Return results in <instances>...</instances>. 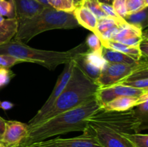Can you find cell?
<instances>
[{
	"instance_id": "19",
	"label": "cell",
	"mask_w": 148,
	"mask_h": 147,
	"mask_svg": "<svg viewBox=\"0 0 148 147\" xmlns=\"http://www.w3.org/2000/svg\"><path fill=\"white\" fill-rule=\"evenodd\" d=\"M123 19L127 23L143 31L148 26V7L135 12L128 13Z\"/></svg>"
},
{
	"instance_id": "28",
	"label": "cell",
	"mask_w": 148,
	"mask_h": 147,
	"mask_svg": "<svg viewBox=\"0 0 148 147\" xmlns=\"http://www.w3.org/2000/svg\"><path fill=\"white\" fill-rule=\"evenodd\" d=\"M0 15L7 18L15 17L14 7L10 0H0Z\"/></svg>"
},
{
	"instance_id": "34",
	"label": "cell",
	"mask_w": 148,
	"mask_h": 147,
	"mask_svg": "<svg viewBox=\"0 0 148 147\" xmlns=\"http://www.w3.org/2000/svg\"><path fill=\"white\" fill-rule=\"evenodd\" d=\"M147 30H143V37L139 44V49L141 53V56L143 59H147L148 56V37Z\"/></svg>"
},
{
	"instance_id": "25",
	"label": "cell",
	"mask_w": 148,
	"mask_h": 147,
	"mask_svg": "<svg viewBox=\"0 0 148 147\" xmlns=\"http://www.w3.org/2000/svg\"><path fill=\"white\" fill-rule=\"evenodd\" d=\"M88 8L92 14L96 17V18L101 19L102 17H108L104 12L101 7V3L98 0H83L82 5Z\"/></svg>"
},
{
	"instance_id": "10",
	"label": "cell",
	"mask_w": 148,
	"mask_h": 147,
	"mask_svg": "<svg viewBox=\"0 0 148 147\" xmlns=\"http://www.w3.org/2000/svg\"><path fill=\"white\" fill-rule=\"evenodd\" d=\"M148 92V89H136L122 84H114L99 88L95 94V98L100 105L110 102L119 97H140Z\"/></svg>"
},
{
	"instance_id": "31",
	"label": "cell",
	"mask_w": 148,
	"mask_h": 147,
	"mask_svg": "<svg viewBox=\"0 0 148 147\" xmlns=\"http://www.w3.org/2000/svg\"><path fill=\"white\" fill-rule=\"evenodd\" d=\"M14 76V74L10 69L0 67V88L8 84Z\"/></svg>"
},
{
	"instance_id": "15",
	"label": "cell",
	"mask_w": 148,
	"mask_h": 147,
	"mask_svg": "<svg viewBox=\"0 0 148 147\" xmlns=\"http://www.w3.org/2000/svg\"><path fill=\"white\" fill-rule=\"evenodd\" d=\"M121 24H123L109 17L98 19L96 26L97 36L101 40V44L106 40H112Z\"/></svg>"
},
{
	"instance_id": "42",
	"label": "cell",
	"mask_w": 148,
	"mask_h": 147,
	"mask_svg": "<svg viewBox=\"0 0 148 147\" xmlns=\"http://www.w3.org/2000/svg\"><path fill=\"white\" fill-rule=\"evenodd\" d=\"M70 1H72V0H70ZM72 4H73V3H72Z\"/></svg>"
},
{
	"instance_id": "11",
	"label": "cell",
	"mask_w": 148,
	"mask_h": 147,
	"mask_svg": "<svg viewBox=\"0 0 148 147\" xmlns=\"http://www.w3.org/2000/svg\"><path fill=\"white\" fill-rule=\"evenodd\" d=\"M27 133V124L17 120H6L1 142L5 147L19 146L23 144Z\"/></svg>"
},
{
	"instance_id": "1",
	"label": "cell",
	"mask_w": 148,
	"mask_h": 147,
	"mask_svg": "<svg viewBox=\"0 0 148 147\" xmlns=\"http://www.w3.org/2000/svg\"><path fill=\"white\" fill-rule=\"evenodd\" d=\"M100 107L98 101L93 98L77 108L46 120L28 130V133L21 145L26 147L55 135L76 131L83 132L88 127V118Z\"/></svg>"
},
{
	"instance_id": "32",
	"label": "cell",
	"mask_w": 148,
	"mask_h": 147,
	"mask_svg": "<svg viewBox=\"0 0 148 147\" xmlns=\"http://www.w3.org/2000/svg\"><path fill=\"white\" fill-rule=\"evenodd\" d=\"M117 84H122L124 86H130L136 89H148V79H140V80L130 81V82H122Z\"/></svg>"
},
{
	"instance_id": "17",
	"label": "cell",
	"mask_w": 148,
	"mask_h": 147,
	"mask_svg": "<svg viewBox=\"0 0 148 147\" xmlns=\"http://www.w3.org/2000/svg\"><path fill=\"white\" fill-rule=\"evenodd\" d=\"M102 57L108 63L135 64L140 61V60H136L134 58L127 56L124 53L105 47H103Z\"/></svg>"
},
{
	"instance_id": "37",
	"label": "cell",
	"mask_w": 148,
	"mask_h": 147,
	"mask_svg": "<svg viewBox=\"0 0 148 147\" xmlns=\"http://www.w3.org/2000/svg\"><path fill=\"white\" fill-rule=\"evenodd\" d=\"M36 1L40 3L43 6H44L45 7H51L50 5L49 4V2H48V0H36Z\"/></svg>"
},
{
	"instance_id": "12",
	"label": "cell",
	"mask_w": 148,
	"mask_h": 147,
	"mask_svg": "<svg viewBox=\"0 0 148 147\" xmlns=\"http://www.w3.org/2000/svg\"><path fill=\"white\" fill-rule=\"evenodd\" d=\"M88 125L103 147H132L129 141L119 133L96 124L88 123Z\"/></svg>"
},
{
	"instance_id": "41",
	"label": "cell",
	"mask_w": 148,
	"mask_h": 147,
	"mask_svg": "<svg viewBox=\"0 0 148 147\" xmlns=\"http://www.w3.org/2000/svg\"><path fill=\"white\" fill-rule=\"evenodd\" d=\"M17 147H25V146H23L20 145V146H17Z\"/></svg>"
},
{
	"instance_id": "21",
	"label": "cell",
	"mask_w": 148,
	"mask_h": 147,
	"mask_svg": "<svg viewBox=\"0 0 148 147\" xmlns=\"http://www.w3.org/2000/svg\"><path fill=\"white\" fill-rule=\"evenodd\" d=\"M135 36H143V30L126 22L120 26L116 34L111 40L121 42Z\"/></svg>"
},
{
	"instance_id": "38",
	"label": "cell",
	"mask_w": 148,
	"mask_h": 147,
	"mask_svg": "<svg viewBox=\"0 0 148 147\" xmlns=\"http://www.w3.org/2000/svg\"><path fill=\"white\" fill-rule=\"evenodd\" d=\"M100 3L102 4H112L113 0H98Z\"/></svg>"
},
{
	"instance_id": "33",
	"label": "cell",
	"mask_w": 148,
	"mask_h": 147,
	"mask_svg": "<svg viewBox=\"0 0 148 147\" xmlns=\"http://www.w3.org/2000/svg\"><path fill=\"white\" fill-rule=\"evenodd\" d=\"M111 5L117 14L122 18L127 14L125 0H113Z\"/></svg>"
},
{
	"instance_id": "27",
	"label": "cell",
	"mask_w": 148,
	"mask_h": 147,
	"mask_svg": "<svg viewBox=\"0 0 148 147\" xmlns=\"http://www.w3.org/2000/svg\"><path fill=\"white\" fill-rule=\"evenodd\" d=\"M133 109L137 118L145 124L148 125V100L139 104Z\"/></svg>"
},
{
	"instance_id": "36",
	"label": "cell",
	"mask_w": 148,
	"mask_h": 147,
	"mask_svg": "<svg viewBox=\"0 0 148 147\" xmlns=\"http://www.w3.org/2000/svg\"><path fill=\"white\" fill-rule=\"evenodd\" d=\"M5 120L0 116V141L1 139L3 133H4V128H5Z\"/></svg>"
},
{
	"instance_id": "39",
	"label": "cell",
	"mask_w": 148,
	"mask_h": 147,
	"mask_svg": "<svg viewBox=\"0 0 148 147\" xmlns=\"http://www.w3.org/2000/svg\"><path fill=\"white\" fill-rule=\"evenodd\" d=\"M4 20H5V18H4V17H2V16L0 15V24H2L3 22L4 21Z\"/></svg>"
},
{
	"instance_id": "8",
	"label": "cell",
	"mask_w": 148,
	"mask_h": 147,
	"mask_svg": "<svg viewBox=\"0 0 148 147\" xmlns=\"http://www.w3.org/2000/svg\"><path fill=\"white\" fill-rule=\"evenodd\" d=\"M140 61L135 64H125V63H114L106 62L103 68L99 77L95 83L99 88H104L111 85L116 84L124 78L128 76L135 70L140 64Z\"/></svg>"
},
{
	"instance_id": "29",
	"label": "cell",
	"mask_w": 148,
	"mask_h": 147,
	"mask_svg": "<svg viewBox=\"0 0 148 147\" xmlns=\"http://www.w3.org/2000/svg\"><path fill=\"white\" fill-rule=\"evenodd\" d=\"M23 63L22 61L7 54H0V67L10 69L17 63Z\"/></svg>"
},
{
	"instance_id": "44",
	"label": "cell",
	"mask_w": 148,
	"mask_h": 147,
	"mask_svg": "<svg viewBox=\"0 0 148 147\" xmlns=\"http://www.w3.org/2000/svg\"><path fill=\"white\" fill-rule=\"evenodd\" d=\"M0 102H1V101H0Z\"/></svg>"
},
{
	"instance_id": "22",
	"label": "cell",
	"mask_w": 148,
	"mask_h": 147,
	"mask_svg": "<svg viewBox=\"0 0 148 147\" xmlns=\"http://www.w3.org/2000/svg\"><path fill=\"white\" fill-rule=\"evenodd\" d=\"M121 135L129 141L132 147H148V135L140 133H121Z\"/></svg>"
},
{
	"instance_id": "14",
	"label": "cell",
	"mask_w": 148,
	"mask_h": 147,
	"mask_svg": "<svg viewBox=\"0 0 148 147\" xmlns=\"http://www.w3.org/2000/svg\"><path fill=\"white\" fill-rule=\"evenodd\" d=\"M14 7L16 19L28 18L40 13L44 6L36 0H10Z\"/></svg>"
},
{
	"instance_id": "35",
	"label": "cell",
	"mask_w": 148,
	"mask_h": 147,
	"mask_svg": "<svg viewBox=\"0 0 148 147\" xmlns=\"http://www.w3.org/2000/svg\"><path fill=\"white\" fill-rule=\"evenodd\" d=\"M14 107V105L10 101H3L0 102V108L4 110H9Z\"/></svg>"
},
{
	"instance_id": "9",
	"label": "cell",
	"mask_w": 148,
	"mask_h": 147,
	"mask_svg": "<svg viewBox=\"0 0 148 147\" xmlns=\"http://www.w3.org/2000/svg\"><path fill=\"white\" fill-rule=\"evenodd\" d=\"M75 66L79 68L91 80L96 82L106 61L102 55L87 50L74 58Z\"/></svg>"
},
{
	"instance_id": "6",
	"label": "cell",
	"mask_w": 148,
	"mask_h": 147,
	"mask_svg": "<svg viewBox=\"0 0 148 147\" xmlns=\"http://www.w3.org/2000/svg\"><path fill=\"white\" fill-rule=\"evenodd\" d=\"M75 66V61H74V59L69 61L66 63H65L64 69L62 73L59 75V78L57 79V82L56 83V85H55L54 88H53L50 96L49 97V98L46 101L44 105L41 107V108L38 111L37 113L34 115V117H33V118L27 123L28 130L31 128L32 127L38 124L40 121L41 120L42 118H43V117L50 110V109L53 105L54 102H56L57 98L59 97L60 94L64 90L65 86L67 84L68 81L70 79Z\"/></svg>"
},
{
	"instance_id": "4",
	"label": "cell",
	"mask_w": 148,
	"mask_h": 147,
	"mask_svg": "<svg viewBox=\"0 0 148 147\" xmlns=\"http://www.w3.org/2000/svg\"><path fill=\"white\" fill-rule=\"evenodd\" d=\"M98 89V84L94 81L89 79L79 68L75 66L64 90L39 123L93 99Z\"/></svg>"
},
{
	"instance_id": "2",
	"label": "cell",
	"mask_w": 148,
	"mask_h": 147,
	"mask_svg": "<svg viewBox=\"0 0 148 147\" xmlns=\"http://www.w3.org/2000/svg\"><path fill=\"white\" fill-rule=\"evenodd\" d=\"M88 50L85 43H82L66 51H55L36 49L20 41L12 40L0 46V54H7L23 62L43 66L49 70H54L58 66L65 64L79 53Z\"/></svg>"
},
{
	"instance_id": "23",
	"label": "cell",
	"mask_w": 148,
	"mask_h": 147,
	"mask_svg": "<svg viewBox=\"0 0 148 147\" xmlns=\"http://www.w3.org/2000/svg\"><path fill=\"white\" fill-rule=\"evenodd\" d=\"M51 7L57 11L72 13L75 7L70 0H48Z\"/></svg>"
},
{
	"instance_id": "16",
	"label": "cell",
	"mask_w": 148,
	"mask_h": 147,
	"mask_svg": "<svg viewBox=\"0 0 148 147\" xmlns=\"http://www.w3.org/2000/svg\"><path fill=\"white\" fill-rule=\"evenodd\" d=\"M72 13L79 26L88 29L97 35L96 26L98 19L92 14V12L84 6H80L76 7Z\"/></svg>"
},
{
	"instance_id": "5",
	"label": "cell",
	"mask_w": 148,
	"mask_h": 147,
	"mask_svg": "<svg viewBox=\"0 0 148 147\" xmlns=\"http://www.w3.org/2000/svg\"><path fill=\"white\" fill-rule=\"evenodd\" d=\"M88 123L96 124L117 133H134L147 129L148 125L142 122L134 113V109L119 112L99 109L87 120Z\"/></svg>"
},
{
	"instance_id": "43",
	"label": "cell",
	"mask_w": 148,
	"mask_h": 147,
	"mask_svg": "<svg viewBox=\"0 0 148 147\" xmlns=\"http://www.w3.org/2000/svg\"><path fill=\"white\" fill-rule=\"evenodd\" d=\"M0 144H1V141H0Z\"/></svg>"
},
{
	"instance_id": "3",
	"label": "cell",
	"mask_w": 148,
	"mask_h": 147,
	"mask_svg": "<svg viewBox=\"0 0 148 147\" xmlns=\"http://www.w3.org/2000/svg\"><path fill=\"white\" fill-rule=\"evenodd\" d=\"M17 22V33L13 39L25 44L43 32L79 26L73 13L57 11L52 7H45L33 17L18 19Z\"/></svg>"
},
{
	"instance_id": "40",
	"label": "cell",
	"mask_w": 148,
	"mask_h": 147,
	"mask_svg": "<svg viewBox=\"0 0 148 147\" xmlns=\"http://www.w3.org/2000/svg\"><path fill=\"white\" fill-rule=\"evenodd\" d=\"M0 147H5L2 144H0Z\"/></svg>"
},
{
	"instance_id": "13",
	"label": "cell",
	"mask_w": 148,
	"mask_h": 147,
	"mask_svg": "<svg viewBox=\"0 0 148 147\" xmlns=\"http://www.w3.org/2000/svg\"><path fill=\"white\" fill-rule=\"evenodd\" d=\"M147 100H148V92L140 97H119L101 105L100 108L104 110L124 112L133 109L137 105Z\"/></svg>"
},
{
	"instance_id": "24",
	"label": "cell",
	"mask_w": 148,
	"mask_h": 147,
	"mask_svg": "<svg viewBox=\"0 0 148 147\" xmlns=\"http://www.w3.org/2000/svg\"><path fill=\"white\" fill-rule=\"evenodd\" d=\"M85 45L88 48V50L92 53H98L102 55L103 46L98 36L94 33H90L87 37L85 40Z\"/></svg>"
},
{
	"instance_id": "7",
	"label": "cell",
	"mask_w": 148,
	"mask_h": 147,
	"mask_svg": "<svg viewBox=\"0 0 148 147\" xmlns=\"http://www.w3.org/2000/svg\"><path fill=\"white\" fill-rule=\"evenodd\" d=\"M26 147H103L90 128L87 127L82 135L73 138H56L36 142Z\"/></svg>"
},
{
	"instance_id": "20",
	"label": "cell",
	"mask_w": 148,
	"mask_h": 147,
	"mask_svg": "<svg viewBox=\"0 0 148 147\" xmlns=\"http://www.w3.org/2000/svg\"><path fill=\"white\" fill-rule=\"evenodd\" d=\"M103 47L113 49L117 50L121 53L130 56L134 58L136 60L139 61L142 59L141 53L139 49V47H132V46H127L119 42L114 41V40H106L102 44Z\"/></svg>"
},
{
	"instance_id": "30",
	"label": "cell",
	"mask_w": 148,
	"mask_h": 147,
	"mask_svg": "<svg viewBox=\"0 0 148 147\" xmlns=\"http://www.w3.org/2000/svg\"><path fill=\"white\" fill-rule=\"evenodd\" d=\"M101 7L108 17L116 20L118 22L121 23V24H124V23L126 22V21L122 18V17H121L120 16H119L118 14H117V13L116 12L115 10H114V8H113L111 4H102V3H101Z\"/></svg>"
},
{
	"instance_id": "18",
	"label": "cell",
	"mask_w": 148,
	"mask_h": 147,
	"mask_svg": "<svg viewBox=\"0 0 148 147\" xmlns=\"http://www.w3.org/2000/svg\"><path fill=\"white\" fill-rule=\"evenodd\" d=\"M17 20L7 18L0 24V46L8 43L14 38L17 30Z\"/></svg>"
},
{
	"instance_id": "26",
	"label": "cell",
	"mask_w": 148,
	"mask_h": 147,
	"mask_svg": "<svg viewBox=\"0 0 148 147\" xmlns=\"http://www.w3.org/2000/svg\"><path fill=\"white\" fill-rule=\"evenodd\" d=\"M127 14L140 11L148 7V0H125Z\"/></svg>"
}]
</instances>
